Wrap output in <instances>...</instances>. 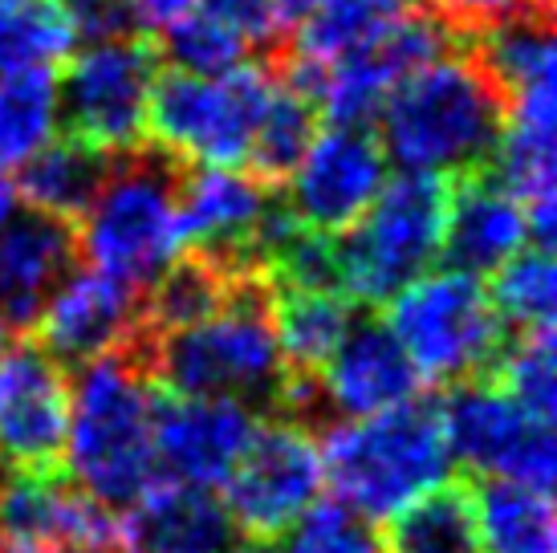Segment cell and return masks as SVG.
I'll list each match as a JSON object with an SVG mask.
<instances>
[{"mask_svg":"<svg viewBox=\"0 0 557 553\" xmlns=\"http://www.w3.org/2000/svg\"><path fill=\"white\" fill-rule=\"evenodd\" d=\"M126 354L168 395H220L245 403L257 415L277 411L281 383L289 374L273 330L264 276H240L224 306L196 325L171 334L139 330Z\"/></svg>","mask_w":557,"mask_h":553,"instance_id":"6da1fadb","label":"cell"},{"mask_svg":"<svg viewBox=\"0 0 557 553\" xmlns=\"http://www.w3.org/2000/svg\"><path fill=\"white\" fill-rule=\"evenodd\" d=\"M505 119V94L476 53L448 49L387 94L374 135L399 171L456 180L488 163Z\"/></svg>","mask_w":557,"mask_h":553,"instance_id":"7a4b0ae2","label":"cell"},{"mask_svg":"<svg viewBox=\"0 0 557 553\" xmlns=\"http://www.w3.org/2000/svg\"><path fill=\"white\" fill-rule=\"evenodd\" d=\"M156 400L159 386L131 354L94 358L70 383L65 477L114 513L163 480L156 456Z\"/></svg>","mask_w":557,"mask_h":553,"instance_id":"3957f363","label":"cell"},{"mask_svg":"<svg viewBox=\"0 0 557 553\" xmlns=\"http://www.w3.org/2000/svg\"><path fill=\"white\" fill-rule=\"evenodd\" d=\"M325 489L362 521H387L416 496L440 489L451 477L440 407L411 400L358 419H334L318 435Z\"/></svg>","mask_w":557,"mask_h":553,"instance_id":"277c9868","label":"cell"},{"mask_svg":"<svg viewBox=\"0 0 557 553\" xmlns=\"http://www.w3.org/2000/svg\"><path fill=\"white\" fill-rule=\"evenodd\" d=\"M180 175L184 163L151 143L114 155L98 196L82 212V224H74L82 229L78 257L143 297V290H151L156 276L187 248L180 224Z\"/></svg>","mask_w":557,"mask_h":553,"instance_id":"5b68a950","label":"cell"},{"mask_svg":"<svg viewBox=\"0 0 557 553\" xmlns=\"http://www.w3.org/2000/svg\"><path fill=\"white\" fill-rule=\"evenodd\" d=\"M273 86V62H240L212 77L168 65L151 86L147 143L184 168H245Z\"/></svg>","mask_w":557,"mask_h":553,"instance_id":"8992f818","label":"cell"},{"mask_svg":"<svg viewBox=\"0 0 557 553\" xmlns=\"http://www.w3.org/2000/svg\"><path fill=\"white\" fill-rule=\"evenodd\" d=\"M387 325L419 379L435 386L493 374L509 325L493 309L488 285L460 269H428L387 302Z\"/></svg>","mask_w":557,"mask_h":553,"instance_id":"52a82bcc","label":"cell"},{"mask_svg":"<svg viewBox=\"0 0 557 553\" xmlns=\"http://www.w3.org/2000/svg\"><path fill=\"white\" fill-rule=\"evenodd\" d=\"M448 216V180L399 171L371 208L338 232V290L355 306H387L391 297L440 261Z\"/></svg>","mask_w":557,"mask_h":553,"instance_id":"ba28073f","label":"cell"},{"mask_svg":"<svg viewBox=\"0 0 557 553\" xmlns=\"http://www.w3.org/2000/svg\"><path fill=\"white\" fill-rule=\"evenodd\" d=\"M156 74L159 53L139 33L82 46L58 77V123L107 155L135 151L147 143Z\"/></svg>","mask_w":557,"mask_h":553,"instance_id":"9c48e42d","label":"cell"},{"mask_svg":"<svg viewBox=\"0 0 557 553\" xmlns=\"http://www.w3.org/2000/svg\"><path fill=\"white\" fill-rule=\"evenodd\" d=\"M322 447L310 423L273 415L257 419V431L240 452L236 468L220 484V501L236 533L273 541L322 501Z\"/></svg>","mask_w":557,"mask_h":553,"instance_id":"30bf717a","label":"cell"},{"mask_svg":"<svg viewBox=\"0 0 557 553\" xmlns=\"http://www.w3.org/2000/svg\"><path fill=\"white\" fill-rule=\"evenodd\" d=\"M440 407L451 464H465L476 477L521 480L533 489H554L557 444L554 423H542L512 400L493 374L451 383Z\"/></svg>","mask_w":557,"mask_h":553,"instance_id":"8fae6325","label":"cell"},{"mask_svg":"<svg viewBox=\"0 0 557 553\" xmlns=\"http://www.w3.org/2000/svg\"><path fill=\"white\" fill-rule=\"evenodd\" d=\"M391 163L371 126L330 123L313 135L301 163L285 180V208L313 232L338 236L371 208L391 180Z\"/></svg>","mask_w":557,"mask_h":553,"instance_id":"7c38bea8","label":"cell"},{"mask_svg":"<svg viewBox=\"0 0 557 553\" xmlns=\"http://www.w3.org/2000/svg\"><path fill=\"white\" fill-rule=\"evenodd\" d=\"M0 545L4 553H114V508L58 468H0Z\"/></svg>","mask_w":557,"mask_h":553,"instance_id":"4fadbf2b","label":"cell"},{"mask_svg":"<svg viewBox=\"0 0 557 553\" xmlns=\"http://www.w3.org/2000/svg\"><path fill=\"white\" fill-rule=\"evenodd\" d=\"M70 423V379L41 342L0 346V468L53 472Z\"/></svg>","mask_w":557,"mask_h":553,"instance_id":"5bb4252c","label":"cell"},{"mask_svg":"<svg viewBox=\"0 0 557 553\" xmlns=\"http://www.w3.org/2000/svg\"><path fill=\"white\" fill-rule=\"evenodd\" d=\"M261 415L220 395H168L156 400L159 472L180 484L216 492L248 447Z\"/></svg>","mask_w":557,"mask_h":553,"instance_id":"9a60e30c","label":"cell"},{"mask_svg":"<svg viewBox=\"0 0 557 553\" xmlns=\"http://www.w3.org/2000/svg\"><path fill=\"white\" fill-rule=\"evenodd\" d=\"M277 200L273 187L252 180L245 168H184L180 175V224L184 245L228 265L233 273H257V236L269 208Z\"/></svg>","mask_w":557,"mask_h":553,"instance_id":"2e32d148","label":"cell"},{"mask_svg":"<svg viewBox=\"0 0 557 553\" xmlns=\"http://www.w3.org/2000/svg\"><path fill=\"white\" fill-rule=\"evenodd\" d=\"M62 367H86L107 354H126L143 330V302L98 269H74L33 325Z\"/></svg>","mask_w":557,"mask_h":553,"instance_id":"e0dca14e","label":"cell"},{"mask_svg":"<svg viewBox=\"0 0 557 553\" xmlns=\"http://www.w3.org/2000/svg\"><path fill=\"white\" fill-rule=\"evenodd\" d=\"M313 379H318L322 415H334V419L387 411L419 400L428 386L399 339L391 334V325L374 318H355Z\"/></svg>","mask_w":557,"mask_h":553,"instance_id":"ac0fdd59","label":"cell"},{"mask_svg":"<svg viewBox=\"0 0 557 553\" xmlns=\"http://www.w3.org/2000/svg\"><path fill=\"white\" fill-rule=\"evenodd\" d=\"M480 65L505 94V123L525 131H557V53H554V9H525L476 33Z\"/></svg>","mask_w":557,"mask_h":553,"instance_id":"d6986e66","label":"cell"},{"mask_svg":"<svg viewBox=\"0 0 557 553\" xmlns=\"http://www.w3.org/2000/svg\"><path fill=\"white\" fill-rule=\"evenodd\" d=\"M78 269V229L58 216L16 208L0 224V322L29 334L53 290Z\"/></svg>","mask_w":557,"mask_h":553,"instance_id":"ffe728a7","label":"cell"},{"mask_svg":"<svg viewBox=\"0 0 557 553\" xmlns=\"http://www.w3.org/2000/svg\"><path fill=\"white\" fill-rule=\"evenodd\" d=\"M236 538L212 489L156 480L114 517V553H220Z\"/></svg>","mask_w":557,"mask_h":553,"instance_id":"44dd1931","label":"cell"},{"mask_svg":"<svg viewBox=\"0 0 557 553\" xmlns=\"http://www.w3.org/2000/svg\"><path fill=\"white\" fill-rule=\"evenodd\" d=\"M525 245H533L525 208L488 171L480 168L448 180V216H444V245H440V257L448 261V269L493 276Z\"/></svg>","mask_w":557,"mask_h":553,"instance_id":"7402d4cb","label":"cell"},{"mask_svg":"<svg viewBox=\"0 0 557 553\" xmlns=\"http://www.w3.org/2000/svg\"><path fill=\"white\" fill-rule=\"evenodd\" d=\"M110 159L114 155L98 151L94 143L70 135V131L65 135H49L25 163H16L13 184L16 196H21V208L78 224L82 212L98 196L102 180H107Z\"/></svg>","mask_w":557,"mask_h":553,"instance_id":"603a6c76","label":"cell"},{"mask_svg":"<svg viewBox=\"0 0 557 553\" xmlns=\"http://www.w3.org/2000/svg\"><path fill=\"white\" fill-rule=\"evenodd\" d=\"M273 302V330L294 374H318L330 351L355 322V302L342 290H313V285H269Z\"/></svg>","mask_w":557,"mask_h":553,"instance_id":"cb8c5ba5","label":"cell"},{"mask_svg":"<svg viewBox=\"0 0 557 553\" xmlns=\"http://www.w3.org/2000/svg\"><path fill=\"white\" fill-rule=\"evenodd\" d=\"M484 553H557V513L545 489L484 477L472 489Z\"/></svg>","mask_w":557,"mask_h":553,"instance_id":"d4e9b609","label":"cell"},{"mask_svg":"<svg viewBox=\"0 0 557 553\" xmlns=\"http://www.w3.org/2000/svg\"><path fill=\"white\" fill-rule=\"evenodd\" d=\"M383 553H484L476 533L472 489L444 480L440 489L416 496L379 533Z\"/></svg>","mask_w":557,"mask_h":553,"instance_id":"484cf974","label":"cell"},{"mask_svg":"<svg viewBox=\"0 0 557 553\" xmlns=\"http://www.w3.org/2000/svg\"><path fill=\"white\" fill-rule=\"evenodd\" d=\"M240 276L252 273H233L228 265L212 261L196 248H184L156 276V285L143 290V334H171V330L203 322L208 314L224 306V297L233 293Z\"/></svg>","mask_w":557,"mask_h":553,"instance_id":"4316f807","label":"cell"},{"mask_svg":"<svg viewBox=\"0 0 557 553\" xmlns=\"http://www.w3.org/2000/svg\"><path fill=\"white\" fill-rule=\"evenodd\" d=\"M313 135H318V107L277 77V86L264 102L261 123L252 131V143H248L245 171L264 187H281L289 180V171L301 163Z\"/></svg>","mask_w":557,"mask_h":553,"instance_id":"83f0119b","label":"cell"},{"mask_svg":"<svg viewBox=\"0 0 557 553\" xmlns=\"http://www.w3.org/2000/svg\"><path fill=\"white\" fill-rule=\"evenodd\" d=\"M58 131V74L0 70V168L25 163Z\"/></svg>","mask_w":557,"mask_h":553,"instance_id":"f1b7e54d","label":"cell"},{"mask_svg":"<svg viewBox=\"0 0 557 553\" xmlns=\"http://www.w3.org/2000/svg\"><path fill=\"white\" fill-rule=\"evenodd\" d=\"M493 309L500 322L525 334V330H554L557 306V273H554V248L525 245L512 253L509 261L493 273Z\"/></svg>","mask_w":557,"mask_h":553,"instance_id":"f546056e","label":"cell"},{"mask_svg":"<svg viewBox=\"0 0 557 553\" xmlns=\"http://www.w3.org/2000/svg\"><path fill=\"white\" fill-rule=\"evenodd\" d=\"M74 46L58 0H16L0 9V70H58Z\"/></svg>","mask_w":557,"mask_h":553,"instance_id":"4dcf8cb0","label":"cell"},{"mask_svg":"<svg viewBox=\"0 0 557 553\" xmlns=\"http://www.w3.org/2000/svg\"><path fill=\"white\" fill-rule=\"evenodd\" d=\"M159 62H168L171 70L184 74H224L233 65L248 62V41L233 25H224L220 16H212L208 9H191L180 21H171L168 29H159Z\"/></svg>","mask_w":557,"mask_h":553,"instance_id":"1f68e13d","label":"cell"},{"mask_svg":"<svg viewBox=\"0 0 557 553\" xmlns=\"http://www.w3.org/2000/svg\"><path fill=\"white\" fill-rule=\"evenodd\" d=\"M496 383L533 419L554 423L557 415V346L554 330H525L505 342L496 358Z\"/></svg>","mask_w":557,"mask_h":553,"instance_id":"d6a6232c","label":"cell"},{"mask_svg":"<svg viewBox=\"0 0 557 553\" xmlns=\"http://www.w3.org/2000/svg\"><path fill=\"white\" fill-rule=\"evenodd\" d=\"M269 553H383L379 550V529L362 521L338 501H318L306 508L285 533L273 538Z\"/></svg>","mask_w":557,"mask_h":553,"instance_id":"836d02e7","label":"cell"},{"mask_svg":"<svg viewBox=\"0 0 557 553\" xmlns=\"http://www.w3.org/2000/svg\"><path fill=\"white\" fill-rule=\"evenodd\" d=\"M58 4H62V16L74 33V41H82V46L139 33V16L131 9V0H58Z\"/></svg>","mask_w":557,"mask_h":553,"instance_id":"e575fe53","label":"cell"},{"mask_svg":"<svg viewBox=\"0 0 557 553\" xmlns=\"http://www.w3.org/2000/svg\"><path fill=\"white\" fill-rule=\"evenodd\" d=\"M428 9L451 33H484L488 25L525 9H554V0H428Z\"/></svg>","mask_w":557,"mask_h":553,"instance_id":"d590c367","label":"cell"},{"mask_svg":"<svg viewBox=\"0 0 557 553\" xmlns=\"http://www.w3.org/2000/svg\"><path fill=\"white\" fill-rule=\"evenodd\" d=\"M200 9L233 25L248 41V49L277 46V25H273V0H200Z\"/></svg>","mask_w":557,"mask_h":553,"instance_id":"8d00e7d4","label":"cell"},{"mask_svg":"<svg viewBox=\"0 0 557 553\" xmlns=\"http://www.w3.org/2000/svg\"><path fill=\"white\" fill-rule=\"evenodd\" d=\"M200 0H131V9L139 16V29H168L171 21L191 13Z\"/></svg>","mask_w":557,"mask_h":553,"instance_id":"74e56055","label":"cell"},{"mask_svg":"<svg viewBox=\"0 0 557 553\" xmlns=\"http://www.w3.org/2000/svg\"><path fill=\"white\" fill-rule=\"evenodd\" d=\"M322 0H273V25H277V46L289 41L313 13H318Z\"/></svg>","mask_w":557,"mask_h":553,"instance_id":"f35d334b","label":"cell"},{"mask_svg":"<svg viewBox=\"0 0 557 553\" xmlns=\"http://www.w3.org/2000/svg\"><path fill=\"white\" fill-rule=\"evenodd\" d=\"M21 208V196H16V184H13V175L0 168V224L9 220V216Z\"/></svg>","mask_w":557,"mask_h":553,"instance_id":"ab89813d","label":"cell"},{"mask_svg":"<svg viewBox=\"0 0 557 553\" xmlns=\"http://www.w3.org/2000/svg\"><path fill=\"white\" fill-rule=\"evenodd\" d=\"M220 553H261L257 545H228V550H220Z\"/></svg>","mask_w":557,"mask_h":553,"instance_id":"60d3db41","label":"cell"},{"mask_svg":"<svg viewBox=\"0 0 557 553\" xmlns=\"http://www.w3.org/2000/svg\"><path fill=\"white\" fill-rule=\"evenodd\" d=\"M9 4H16V0H0V9H9Z\"/></svg>","mask_w":557,"mask_h":553,"instance_id":"b9f144b4","label":"cell"},{"mask_svg":"<svg viewBox=\"0 0 557 553\" xmlns=\"http://www.w3.org/2000/svg\"><path fill=\"white\" fill-rule=\"evenodd\" d=\"M0 553H4V545H0Z\"/></svg>","mask_w":557,"mask_h":553,"instance_id":"7bdbcfd3","label":"cell"}]
</instances>
